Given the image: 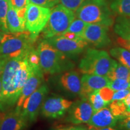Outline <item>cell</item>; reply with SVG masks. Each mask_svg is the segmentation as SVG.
I'll return each instance as SVG.
<instances>
[{
	"label": "cell",
	"mask_w": 130,
	"mask_h": 130,
	"mask_svg": "<svg viewBox=\"0 0 130 130\" xmlns=\"http://www.w3.org/2000/svg\"><path fill=\"white\" fill-rule=\"evenodd\" d=\"M28 53L6 60L1 75L2 111L15 106L22 87L35 67L28 62Z\"/></svg>",
	"instance_id": "obj_1"
},
{
	"label": "cell",
	"mask_w": 130,
	"mask_h": 130,
	"mask_svg": "<svg viewBox=\"0 0 130 130\" xmlns=\"http://www.w3.org/2000/svg\"><path fill=\"white\" fill-rule=\"evenodd\" d=\"M36 50L39 57L40 68L43 73L51 75L60 74L74 68V63L69 58L45 39L39 43Z\"/></svg>",
	"instance_id": "obj_2"
},
{
	"label": "cell",
	"mask_w": 130,
	"mask_h": 130,
	"mask_svg": "<svg viewBox=\"0 0 130 130\" xmlns=\"http://www.w3.org/2000/svg\"><path fill=\"white\" fill-rule=\"evenodd\" d=\"M75 16L87 24L109 27L114 24L112 11L107 0H84L76 10Z\"/></svg>",
	"instance_id": "obj_3"
},
{
	"label": "cell",
	"mask_w": 130,
	"mask_h": 130,
	"mask_svg": "<svg viewBox=\"0 0 130 130\" xmlns=\"http://www.w3.org/2000/svg\"><path fill=\"white\" fill-rule=\"evenodd\" d=\"M115 60L107 51L87 49L79 64V69L83 74L106 76Z\"/></svg>",
	"instance_id": "obj_4"
},
{
	"label": "cell",
	"mask_w": 130,
	"mask_h": 130,
	"mask_svg": "<svg viewBox=\"0 0 130 130\" xmlns=\"http://www.w3.org/2000/svg\"><path fill=\"white\" fill-rule=\"evenodd\" d=\"M36 38L27 30L11 33L0 46V56L5 59L18 57L27 54L34 48Z\"/></svg>",
	"instance_id": "obj_5"
},
{
	"label": "cell",
	"mask_w": 130,
	"mask_h": 130,
	"mask_svg": "<svg viewBox=\"0 0 130 130\" xmlns=\"http://www.w3.org/2000/svg\"><path fill=\"white\" fill-rule=\"evenodd\" d=\"M75 14L61 4L51 10L50 16L44 28L42 31L44 39L63 35L75 18Z\"/></svg>",
	"instance_id": "obj_6"
},
{
	"label": "cell",
	"mask_w": 130,
	"mask_h": 130,
	"mask_svg": "<svg viewBox=\"0 0 130 130\" xmlns=\"http://www.w3.org/2000/svg\"><path fill=\"white\" fill-rule=\"evenodd\" d=\"M51 10L29 3L27 6L25 17L26 30L35 38L44 28L50 16Z\"/></svg>",
	"instance_id": "obj_7"
},
{
	"label": "cell",
	"mask_w": 130,
	"mask_h": 130,
	"mask_svg": "<svg viewBox=\"0 0 130 130\" xmlns=\"http://www.w3.org/2000/svg\"><path fill=\"white\" fill-rule=\"evenodd\" d=\"M48 92V86L46 84H42L24 102L20 111L28 122H32L36 120Z\"/></svg>",
	"instance_id": "obj_8"
},
{
	"label": "cell",
	"mask_w": 130,
	"mask_h": 130,
	"mask_svg": "<svg viewBox=\"0 0 130 130\" xmlns=\"http://www.w3.org/2000/svg\"><path fill=\"white\" fill-rule=\"evenodd\" d=\"M45 39L68 58H73L78 56L88 46V43L83 38L70 39L63 35L56 36Z\"/></svg>",
	"instance_id": "obj_9"
},
{
	"label": "cell",
	"mask_w": 130,
	"mask_h": 130,
	"mask_svg": "<svg viewBox=\"0 0 130 130\" xmlns=\"http://www.w3.org/2000/svg\"><path fill=\"white\" fill-rule=\"evenodd\" d=\"M72 103L71 101L60 96L46 98L40 108L41 113L46 118H60L66 114Z\"/></svg>",
	"instance_id": "obj_10"
},
{
	"label": "cell",
	"mask_w": 130,
	"mask_h": 130,
	"mask_svg": "<svg viewBox=\"0 0 130 130\" xmlns=\"http://www.w3.org/2000/svg\"><path fill=\"white\" fill-rule=\"evenodd\" d=\"M108 30V27L101 24H87L81 37L96 48H103L111 43Z\"/></svg>",
	"instance_id": "obj_11"
},
{
	"label": "cell",
	"mask_w": 130,
	"mask_h": 130,
	"mask_svg": "<svg viewBox=\"0 0 130 130\" xmlns=\"http://www.w3.org/2000/svg\"><path fill=\"white\" fill-rule=\"evenodd\" d=\"M67 112L66 121L75 125L88 123L93 113L89 100L83 99L73 102Z\"/></svg>",
	"instance_id": "obj_12"
},
{
	"label": "cell",
	"mask_w": 130,
	"mask_h": 130,
	"mask_svg": "<svg viewBox=\"0 0 130 130\" xmlns=\"http://www.w3.org/2000/svg\"><path fill=\"white\" fill-rule=\"evenodd\" d=\"M43 82V72L40 69V66H35L32 69L31 74L25 82L21 94L15 105V109L20 111L21 107L24 102L28 96L35 92Z\"/></svg>",
	"instance_id": "obj_13"
},
{
	"label": "cell",
	"mask_w": 130,
	"mask_h": 130,
	"mask_svg": "<svg viewBox=\"0 0 130 130\" xmlns=\"http://www.w3.org/2000/svg\"><path fill=\"white\" fill-rule=\"evenodd\" d=\"M110 79L106 76L84 74L81 78V89L79 93L81 99L88 100L89 96L96 90L108 86Z\"/></svg>",
	"instance_id": "obj_14"
},
{
	"label": "cell",
	"mask_w": 130,
	"mask_h": 130,
	"mask_svg": "<svg viewBox=\"0 0 130 130\" xmlns=\"http://www.w3.org/2000/svg\"><path fill=\"white\" fill-rule=\"evenodd\" d=\"M28 123L21 111L15 109L7 113L0 112V130H23Z\"/></svg>",
	"instance_id": "obj_15"
},
{
	"label": "cell",
	"mask_w": 130,
	"mask_h": 130,
	"mask_svg": "<svg viewBox=\"0 0 130 130\" xmlns=\"http://www.w3.org/2000/svg\"><path fill=\"white\" fill-rule=\"evenodd\" d=\"M118 122V119L112 115L109 108L104 107L94 112L87 123L96 128H102L115 127Z\"/></svg>",
	"instance_id": "obj_16"
},
{
	"label": "cell",
	"mask_w": 130,
	"mask_h": 130,
	"mask_svg": "<svg viewBox=\"0 0 130 130\" xmlns=\"http://www.w3.org/2000/svg\"><path fill=\"white\" fill-rule=\"evenodd\" d=\"M59 83L61 87L68 92L79 95L81 89V78L77 72L66 71L60 76Z\"/></svg>",
	"instance_id": "obj_17"
},
{
	"label": "cell",
	"mask_w": 130,
	"mask_h": 130,
	"mask_svg": "<svg viewBox=\"0 0 130 130\" xmlns=\"http://www.w3.org/2000/svg\"><path fill=\"white\" fill-rule=\"evenodd\" d=\"M7 25L11 33H16L26 30L25 22L22 21L18 16L15 9L9 2L7 13Z\"/></svg>",
	"instance_id": "obj_18"
},
{
	"label": "cell",
	"mask_w": 130,
	"mask_h": 130,
	"mask_svg": "<svg viewBox=\"0 0 130 130\" xmlns=\"http://www.w3.org/2000/svg\"><path fill=\"white\" fill-rule=\"evenodd\" d=\"M106 77L110 80L123 79L130 82V69L115 60Z\"/></svg>",
	"instance_id": "obj_19"
},
{
	"label": "cell",
	"mask_w": 130,
	"mask_h": 130,
	"mask_svg": "<svg viewBox=\"0 0 130 130\" xmlns=\"http://www.w3.org/2000/svg\"><path fill=\"white\" fill-rule=\"evenodd\" d=\"M114 30L121 38L130 43V17L117 18Z\"/></svg>",
	"instance_id": "obj_20"
},
{
	"label": "cell",
	"mask_w": 130,
	"mask_h": 130,
	"mask_svg": "<svg viewBox=\"0 0 130 130\" xmlns=\"http://www.w3.org/2000/svg\"><path fill=\"white\" fill-rule=\"evenodd\" d=\"M110 8L119 16L130 17V0H112Z\"/></svg>",
	"instance_id": "obj_21"
},
{
	"label": "cell",
	"mask_w": 130,
	"mask_h": 130,
	"mask_svg": "<svg viewBox=\"0 0 130 130\" xmlns=\"http://www.w3.org/2000/svg\"><path fill=\"white\" fill-rule=\"evenodd\" d=\"M110 55L119 62L130 69V51L122 47H115L110 50Z\"/></svg>",
	"instance_id": "obj_22"
},
{
	"label": "cell",
	"mask_w": 130,
	"mask_h": 130,
	"mask_svg": "<svg viewBox=\"0 0 130 130\" xmlns=\"http://www.w3.org/2000/svg\"><path fill=\"white\" fill-rule=\"evenodd\" d=\"M109 109L118 121L126 118V107L123 100H113L109 104Z\"/></svg>",
	"instance_id": "obj_23"
},
{
	"label": "cell",
	"mask_w": 130,
	"mask_h": 130,
	"mask_svg": "<svg viewBox=\"0 0 130 130\" xmlns=\"http://www.w3.org/2000/svg\"><path fill=\"white\" fill-rule=\"evenodd\" d=\"M9 0H0V30L9 33L7 25V13Z\"/></svg>",
	"instance_id": "obj_24"
},
{
	"label": "cell",
	"mask_w": 130,
	"mask_h": 130,
	"mask_svg": "<svg viewBox=\"0 0 130 130\" xmlns=\"http://www.w3.org/2000/svg\"><path fill=\"white\" fill-rule=\"evenodd\" d=\"M88 100L92 107L93 113L102 108H104L108 105L102 100L99 93L98 90H96L91 94L89 96Z\"/></svg>",
	"instance_id": "obj_25"
},
{
	"label": "cell",
	"mask_w": 130,
	"mask_h": 130,
	"mask_svg": "<svg viewBox=\"0 0 130 130\" xmlns=\"http://www.w3.org/2000/svg\"><path fill=\"white\" fill-rule=\"evenodd\" d=\"M87 24L81 20L79 18H75L72 23L70 24L68 30L66 32H72L75 35L81 37V35L83 33Z\"/></svg>",
	"instance_id": "obj_26"
},
{
	"label": "cell",
	"mask_w": 130,
	"mask_h": 130,
	"mask_svg": "<svg viewBox=\"0 0 130 130\" xmlns=\"http://www.w3.org/2000/svg\"><path fill=\"white\" fill-rule=\"evenodd\" d=\"M107 87L114 91H118L130 88V82L123 79H115L110 80Z\"/></svg>",
	"instance_id": "obj_27"
},
{
	"label": "cell",
	"mask_w": 130,
	"mask_h": 130,
	"mask_svg": "<svg viewBox=\"0 0 130 130\" xmlns=\"http://www.w3.org/2000/svg\"><path fill=\"white\" fill-rule=\"evenodd\" d=\"M84 0H59L61 6L67 8L70 10L76 12Z\"/></svg>",
	"instance_id": "obj_28"
},
{
	"label": "cell",
	"mask_w": 130,
	"mask_h": 130,
	"mask_svg": "<svg viewBox=\"0 0 130 130\" xmlns=\"http://www.w3.org/2000/svg\"><path fill=\"white\" fill-rule=\"evenodd\" d=\"M98 92L100 93L101 97L104 100V101L106 102L107 104H109L112 101L115 91L110 89V87L106 86V87L100 89L98 90Z\"/></svg>",
	"instance_id": "obj_29"
},
{
	"label": "cell",
	"mask_w": 130,
	"mask_h": 130,
	"mask_svg": "<svg viewBox=\"0 0 130 130\" xmlns=\"http://www.w3.org/2000/svg\"><path fill=\"white\" fill-rule=\"evenodd\" d=\"M29 3L41 6V7L50 8L54 7L59 3V0H28Z\"/></svg>",
	"instance_id": "obj_30"
},
{
	"label": "cell",
	"mask_w": 130,
	"mask_h": 130,
	"mask_svg": "<svg viewBox=\"0 0 130 130\" xmlns=\"http://www.w3.org/2000/svg\"><path fill=\"white\" fill-rule=\"evenodd\" d=\"M130 89H123L118 91H115L114 92L112 101L113 100H123L127 96V95L129 93Z\"/></svg>",
	"instance_id": "obj_31"
},
{
	"label": "cell",
	"mask_w": 130,
	"mask_h": 130,
	"mask_svg": "<svg viewBox=\"0 0 130 130\" xmlns=\"http://www.w3.org/2000/svg\"><path fill=\"white\" fill-rule=\"evenodd\" d=\"M9 1L16 10L27 7V5L29 4L28 0H9Z\"/></svg>",
	"instance_id": "obj_32"
},
{
	"label": "cell",
	"mask_w": 130,
	"mask_h": 130,
	"mask_svg": "<svg viewBox=\"0 0 130 130\" xmlns=\"http://www.w3.org/2000/svg\"><path fill=\"white\" fill-rule=\"evenodd\" d=\"M116 126L119 130H130V117L118 121Z\"/></svg>",
	"instance_id": "obj_33"
},
{
	"label": "cell",
	"mask_w": 130,
	"mask_h": 130,
	"mask_svg": "<svg viewBox=\"0 0 130 130\" xmlns=\"http://www.w3.org/2000/svg\"><path fill=\"white\" fill-rule=\"evenodd\" d=\"M26 12H27V7L22 8L19 10H16L18 16L21 20L25 22V17H26Z\"/></svg>",
	"instance_id": "obj_34"
},
{
	"label": "cell",
	"mask_w": 130,
	"mask_h": 130,
	"mask_svg": "<svg viewBox=\"0 0 130 130\" xmlns=\"http://www.w3.org/2000/svg\"><path fill=\"white\" fill-rule=\"evenodd\" d=\"M119 44L122 45L123 48L126 49V50H129V51H130V43L129 42L126 41V40H123L120 37L119 40Z\"/></svg>",
	"instance_id": "obj_35"
},
{
	"label": "cell",
	"mask_w": 130,
	"mask_h": 130,
	"mask_svg": "<svg viewBox=\"0 0 130 130\" xmlns=\"http://www.w3.org/2000/svg\"><path fill=\"white\" fill-rule=\"evenodd\" d=\"M123 102L126 107V110L127 111H130V92L128 94L125 98L123 100Z\"/></svg>",
	"instance_id": "obj_36"
},
{
	"label": "cell",
	"mask_w": 130,
	"mask_h": 130,
	"mask_svg": "<svg viewBox=\"0 0 130 130\" xmlns=\"http://www.w3.org/2000/svg\"><path fill=\"white\" fill-rule=\"evenodd\" d=\"M9 33H7V32H5L3 31L0 30V46L3 43V42L7 39Z\"/></svg>",
	"instance_id": "obj_37"
},
{
	"label": "cell",
	"mask_w": 130,
	"mask_h": 130,
	"mask_svg": "<svg viewBox=\"0 0 130 130\" xmlns=\"http://www.w3.org/2000/svg\"><path fill=\"white\" fill-rule=\"evenodd\" d=\"M6 59H5L4 57L0 56V75H2V73L4 70V68L5 66V63H6Z\"/></svg>",
	"instance_id": "obj_38"
},
{
	"label": "cell",
	"mask_w": 130,
	"mask_h": 130,
	"mask_svg": "<svg viewBox=\"0 0 130 130\" xmlns=\"http://www.w3.org/2000/svg\"><path fill=\"white\" fill-rule=\"evenodd\" d=\"M1 97H2V78H1V75H0V112H2Z\"/></svg>",
	"instance_id": "obj_39"
},
{
	"label": "cell",
	"mask_w": 130,
	"mask_h": 130,
	"mask_svg": "<svg viewBox=\"0 0 130 130\" xmlns=\"http://www.w3.org/2000/svg\"><path fill=\"white\" fill-rule=\"evenodd\" d=\"M97 130H118L115 127H105V128H96Z\"/></svg>",
	"instance_id": "obj_40"
},
{
	"label": "cell",
	"mask_w": 130,
	"mask_h": 130,
	"mask_svg": "<svg viewBox=\"0 0 130 130\" xmlns=\"http://www.w3.org/2000/svg\"><path fill=\"white\" fill-rule=\"evenodd\" d=\"M74 130H88L87 128L83 126H74Z\"/></svg>",
	"instance_id": "obj_41"
},
{
	"label": "cell",
	"mask_w": 130,
	"mask_h": 130,
	"mask_svg": "<svg viewBox=\"0 0 130 130\" xmlns=\"http://www.w3.org/2000/svg\"><path fill=\"white\" fill-rule=\"evenodd\" d=\"M58 130H74V126H69V127H63L58 128Z\"/></svg>",
	"instance_id": "obj_42"
},
{
	"label": "cell",
	"mask_w": 130,
	"mask_h": 130,
	"mask_svg": "<svg viewBox=\"0 0 130 130\" xmlns=\"http://www.w3.org/2000/svg\"><path fill=\"white\" fill-rule=\"evenodd\" d=\"M88 130H97V129L96 128H95V127H93V126H90V127L89 128Z\"/></svg>",
	"instance_id": "obj_43"
},
{
	"label": "cell",
	"mask_w": 130,
	"mask_h": 130,
	"mask_svg": "<svg viewBox=\"0 0 130 130\" xmlns=\"http://www.w3.org/2000/svg\"><path fill=\"white\" fill-rule=\"evenodd\" d=\"M52 130H58V129H52Z\"/></svg>",
	"instance_id": "obj_44"
}]
</instances>
